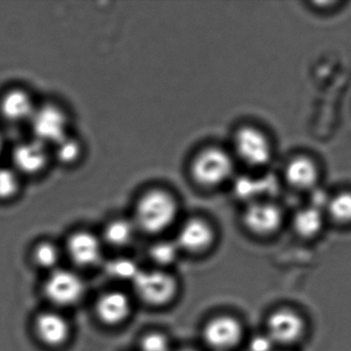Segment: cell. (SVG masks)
Instances as JSON below:
<instances>
[{
    "label": "cell",
    "instance_id": "obj_29",
    "mask_svg": "<svg viewBox=\"0 0 351 351\" xmlns=\"http://www.w3.org/2000/svg\"><path fill=\"white\" fill-rule=\"evenodd\" d=\"M180 351H193V350H190V349H184V350H180Z\"/></svg>",
    "mask_w": 351,
    "mask_h": 351
},
{
    "label": "cell",
    "instance_id": "obj_14",
    "mask_svg": "<svg viewBox=\"0 0 351 351\" xmlns=\"http://www.w3.org/2000/svg\"><path fill=\"white\" fill-rule=\"evenodd\" d=\"M36 330L43 342L52 346L62 344L69 338L66 319L55 312H44L36 318Z\"/></svg>",
    "mask_w": 351,
    "mask_h": 351
},
{
    "label": "cell",
    "instance_id": "obj_24",
    "mask_svg": "<svg viewBox=\"0 0 351 351\" xmlns=\"http://www.w3.org/2000/svg\"><path fill=\"white\" fill-rule=\"evenodd\" d=\"M34 260L44 268H52L59 260V250L54 244L44 242L38 244L34 250Z\"/></svg>",
    "mask_w": 351,
    "mask_h": 351
},
{
    "label": "cell",
    "instance_id": "obj_26",
    "mask_svg": "<svg viewBox=\"0 0 351 351\" xmlns=\"http://www.w3.org/2000/svg\"><path fill=\"white\" fill-rule=\"evenodd\" d=\"M256 184L258 182H254V180L242 178V180H238L237 184H236V191L239 196L247 198V197L254 196L258 192V188Z\"/></svg>",
    "mask_w": 351,
    "mask_h": 351
},
{
    "label": "cell",
    "instance_id": "obj_9",
    "mask_svg": "<svg viewBox=\"0 0 351 351\" xmlns=\"http://www.w3.org/2000/svg\"><path fill=\"white\" fill-rule=\"evenodd\" d=\"M282 221L280 210L269 203H252L244 213V223L254 233H272Z\"/></svg>",
    "mask_w": 351,
    "mask_h": 351
},
{
    "label": "cell",
    "instance_id": "obj_6",
    "mask_svg": "<svg viewBox=\"0 0 351 351\" xmlns=\"http://www.w3.org/2000/svg\"><path fill=\"white\" fill-rule=\"evenodd\" d=\"M235 147L243 161L252 166H263L271 158L268 139L258 129L244 127L235 137Z\"/></svg>",
    "mask_w": 351,
    "mask_h": 351
},
{
    "label": "cell",
    "instance_id": "obj_19",
    "mask_svg": "<svg viewBox=\"0 0 351 351\" xmlns=\"http://www.w3.org/2000/svg\"><path fill=\"white\" fill-rule=\"evenodd\" d=\"M81 143L69 135L54 145L55 158L61 163H75L81 157Z\"/></svg>",
    "mask_w": 351,
    "mask_h": 351
},
{
    "label": "cell",
    "instance_id": "obj_1",
    "mask_svg": "<svg viewBox=\"0 0 351 351\" xmlns=\"http://www.w3.org/2000/svg\"><path fill=\"white\" fill-rule=\"evenodd\" d=\"M178 203L170 193L153 190L145 193L136 206V223L143 231L156 234L163 232L173 223Z\"/></svg>",
    "mask_w": 351,
    "mask_h": 351
},
{
    "label": "cell",
    "instance_id": "obj_18",
    "mask_svg": "<svg viewBox=\"0 0 351 351\" xmlns=\"http://www.w3.org/2000/svg\"><path fill=\"white\" fill-rule=\"evenodd\" d=\"M324 219L319 209L315 207L303 209L299 211L295 217V228L300 235L311 237L322 229Z\"/></svg>",
    "mask_w": 351,
    "mask_h": 351
},
{
    "label": "cell",
    "instance_id": "obj_2",
    "mask_svg": "<svg viewBox=\"0 0 351 351\" xmlns=\"http://www.w3.org/2000/svg\"><path fill=\"white\" fill-rule=\"evenodd\" d=\"M193 178L203 186H217L233 173V162L223 149L208 147L200 152L191 167Z\"/></svg>",
    "mask_w": 351,
    "mask_h": 351
},
{
    "label": "cell",
    "instance_id": "obj_15",
    "mask_svg": "<svg viewBox=\"0 0 351 351\" xmlns=\"http://www.w3.org/2000/svg\"><path fill=\"white\" fill-rule=\"evenodd\" d=\"M96 311L100 319L106 324H118L126 319L130 313V302L124 293L110 291L98 300Z\"/></svg>",
    "mask_w": 351,
    "mask_h": 351
},
{
    "label": "cell",
    "instance_id": "obj_17",
    "mask_svg": "<svg viewBox=\"0 0 351 351\" xmlns=\"http://www.w3.org/2000/svg\"><path fill=\"white\" fill-rule=\"evenodd\" d=\"M135 233V225L128 219H118L110 221L104 230V238L114 246L127 245Z\"/></svg>",
    "mask_w": 351,
    "mask_h": 351
},
{
    "label": "cell",
    "instance_id": "obj_28",
    "mask_svg": "<svg viewBox=\"0 0 351 351\" xmlns=\"http://www.w3.org/2000/svg\"><path fill=\"white\" fill-rule=\"evenodd\" d=\"M3 137H1V135H0V155H1V152H3Z\"/></svg>",
    "mask_w": 351,
    "mask_h": 351
},
{
    "label": "cell",
    "instance_id": "obj_16",
    "mask_svg": "<svg viewBox=\"0 0 351 351\" xmlns=\"http://www.w3.org/2000/svg\"><path fill=\"white\" fill-rule=\"evenodd\" d=\"M285 176L289 184L295 188L309 189L317 180V168L308 158L298 157L287 165Z\"/></svg>",
    "mask_w": 351,
    "mask_h": 351
},
{
    "label": "cell",
    "instance_id": "obj_4",
    "mask_svg": "<svg viewBox=\"0 0 351 351\" xmlns=\"http://www.w3.org/2000/svg\"><path fill=\"white\" fill-rule=\"evenodd\" d=\"M133 285L139 298L151 305H164L176 293V279L162 271L141 270Z\"/></svg>",
    "mask_w": 351,
    "mask_h": 351
},
{
    "label": "cell",
    "instance_id": "obj_23",
    "mask_svg": "<svg viewBox=\"0 0 351 351\" xmlns=\"http://www.w3.org/2000/svg\"><path fill=\"white\" fill-rule=\"evenodd\" d=\"M178 245L173 242H158L152 246L151 256L156 262L161 265L171 264L178 256Z\"/></svg>",
    "mask_w": 351,
    "mask_h": 351
},
{
    "label": "cell",
    "instance_id": "obj_11",
    "mask_svg": "<svg viewBox=\"0 0 351 351\" xmlns=\"http://www.w3.org/2000/svg\"><path fill=\"white\" fill-rule=\"evenodd\" d=\"M36 110L32 96L24 90H10L0 99V114L10 122H29Z\"/></svg>",
    "mask_w": 351,
    "mask_h": 351
},
{
    "label": "cell",
    "instance_id": "obj_10",
    "mask_svg": "<svg viewBox=\"0 0 351 351\" xmlns=\"http://www.w3.org/2000/svg\"><path fill=\"white\" fill-rule=\"evenodd\" d=\"M268 336L273 342H295L303 332V320L297 314L287 310L275 312L268 322Z\"/></svg>",
    "mask_w": 351,
    "mask_h": 351
},
{
    "label": "cell",
    "instance_id": "obj_5",
    "mask_svg": "<svg viewBox=\"0 0 351 351\" xmlns=\"http://www.w3.org/2000/svg\"><path fill=\"white\" fill-rule=\"evenodd\" d=\"M84 289L83 280L69 270H55L45 285L47 298L60 306L77 303L83 295Z\"/></svg>",
    "mask_w": 351,
    "mask_h": 351
},
{
    "label": "cell",
    "instance_id": "obj_22",
    "mask_svg": "<svg viewBox=\"0 0 351 351\" xmlns=\"http://www.w3.org/2000/svg\"><path fill=\"white\" fill-rule=\"evenodd\" d=\"M20 174L11 168H0V199L13 198L20 190Z\"/></svg>",
    "mask_w": 351,
    "mask_h": 351
},
{
    "label": "cell",
    "instance_id": "obj_12",
    "mask_svg": "<svg viewBox=\"0 0 351 351\" xmlns=\"http://www.w3.org/2000/svg\"><path fill=\"white\" fill-rule=\"evenodd\" d=\"M69 256L81 266H92L101 258V243L89 232H77L67 242Z\"/></svg>",
    "mask_w": 351,
    "mask_h": 351
},
{
    "label": "cell",
    "instance_id": "obj_13",
    "mask_svg": "<svg viewBox=\"0 0 351 351\" xmlns=\"http://www.w3.org/2000/svg\"><path fill=\"white\" fill-rule=\"evenodd\" d=\"M213 239V229L206 221L191 219L180 228L176 243L189 252H200L210 245Z\"/></svg>",
    "mask_w": 351,
    "mask_h": 351
},
{
    "label": "cell",
    "instance_id": "obj_27",
    "mask_svg": "<svg viewBox=\"0 0 351 351\" xmlns=\"http://www.w3.org/2000/svg\"><path fill=\"white\" fill-rule=\"evenodd\" d=\"M273 340L268 335L256 336L250 341V350L252 351H271L273 347Z\"/></svg>",
    "mask_w": 351,
    "mask_h": 351
},
{
    "label": "cell",
    "instance_id": "obj_7",
    "mask_svg": "<svg viewBox=\"0 0 351 351\" xmlns=\"http://www.w3.org/2000/svg\"><path fill=\"white\" fill-rule=\"evenodd\" d=\"M49 157L47 145L34 138L19 143L14 149L12 160L18 173L36 174L46 167Z\"/></svg>",
    "mask_w": 351,
    "mask_h": 351
},
{
    "label": "cell",
    "instance_id": "obj_8",
    "mask_svg": "<svg viewBox=\"0 0 351 351\" xmlns=\"http://www.w3.org/2000/svg\"><path fill=\"white\" fill-rule=\"evenodd\" d=\"M242 328L239 322L229 316L213 318L203 330L204 340L215 349L231 348L241 339Z\"/></svg>",
    "mask_w": 351,
    "mask_h": 351
},
{
    "label": "cell",
    "instance_id": "obj_21",
    "mask_svg": "<svg viewBox=\"0 0 351 351\" xmlns=\"http://www.w3.org/2000/svg\"><path fill=\"white\" fill-rule=\"evenodd\" d=\"M330 217L341 223L351 221V193H342L328 201Z\"/></svg>",
    "mask_w": 351,
    "mask_h": 351
},
{
    "label": "cell",
    "instance_id": "obj_3",
    "mask_svg": "<svg viewBox=\"0 0 351 351\" xmlns=\"http://www.w3.org/2000/svg\"><path fill=\"white\" fill-rule=\"evenodd\" d=\"M29 123L34 138L47 145H54L69 135L67 114L51 104L36 108Z\"/></svg>",
    "mask_w": 351,
    "mask_h": 351
},
{
    "label": "cell",
    "instance_id": "obj_25",
    "mask_svg": "<svg viewBox=\"0 0 351 351\" xmlns=\"http://www.w3.org/2000/svg\"><path fill=\"white\" fill-rule=\"evenodd\" d=\"M143 351H169V341L160 332H151L141 340Z\"/></svg>",
    "mask_w": 351,
    "mask_h": 351
},
{
    "label": "cell",
    "instance_id": "obj_20",
    "mask_svg": "<svg viewBox=\"0 0 351 351\" xmlns=\"http://www.w3.org/2000/svg\"><path fill=\"white\" fill-rule=\"evenodd\" d=\"M106 273L120 280H134L141 272L136 263L130 258H120L110 261L106 264Z\"/></svg>",
    "mask_w": 351,
    "mask_h": 351
}]
</instances>
